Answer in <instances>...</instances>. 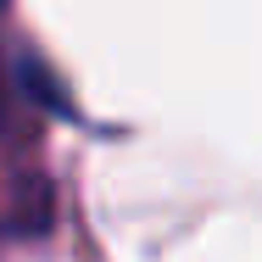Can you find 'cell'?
Instances as JSON below:
<instances>
[{
    "label": "cell",
    "mask_w": 262,
    "mask_h": 262,
    "mask_svg": "<svg viewBox=\"0 0 262 262\" xmlns=\"http://www.w3.org/2000/svg\"><path fill=\"white\" fill-rule=\"evenodd\" d=\"M34 106L67 112V101L51 90V73L34 56L0 45V229L6 234L51 229V184L11 167V162H23V128H28Z\"/></svg>",
    "instance_id": "obj_1"
}]
</instances>
